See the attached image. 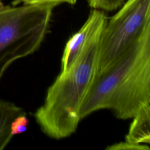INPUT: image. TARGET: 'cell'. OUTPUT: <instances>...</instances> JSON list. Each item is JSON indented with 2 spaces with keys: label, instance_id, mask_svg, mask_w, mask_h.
Wrapping results in <instances>:
<instances>
[{
  "label": "cell",
  "instance_id": "7",
  "mask_svg": "<svg viewBox=\"0 0 150 150\" xmlns=\"http://www.w3.org/2000/svg\"><path fill=\"white\" fill-rule=\"evenodd\" d=\"M24 110L15 103L0 99V150L5 149L13 136L11 125L13 119Z\"/></svg>",
  "mask_w": 150,
  "mask_h": 150
},
{
  "label": "cell",
  "instance_id": "4",
  "mask_svg": "<svg viewBox=\"0 0 150 150\" xmlns=\"http://www.w3.org/2000/svg\"><path fill=\"white\" fill-rule=\"evenodd\" d=\"M150 28V0H127L100 37L96 74L110 66Z\"/></svg>",
  "mask_w": 150,
  "mask_h": 150
},
{
  "label": "cell",
  "instance_id": "8",
  "mask_svg": "<svg viewBox=\"0 0 150 150\" xmlns=\"http://www.w3.org/2000/svg\"><path fill=\"white\" fill-rule=\"evenodd\" d=\"M125 0H88L90 6L93 9L112 11L120 7Z\"/></svg>",
  "mask_w": 150,
  "mask_h": 150
},
{
  "label": "cell",
  "instance_id": "6",
  "mask_svg": "<svg viewBox=\"0 0 150 150\" xmlns=\"http://www.w3.org/2000/svg\"><path fill=\"white\" fill-rule=\"evenodd\" d=\"M124 142H121L115 149H146L150 142V104L142 107L132 118Z\"/></svg>",
  "mask_w": 150,
  "mask_h": 150
},
{
  "label": "cell",
  "instance_id": "1",
  "mask_svg": "<svg viewBox=\"0 0 150 150\" xmlns=\"http://www.w3.org/2000/svg\"><path fill=\"white\" fill-rule=\"evenodd\" d=\"M150 104V28L104 71L96 74L80 109V118L101 109L132 118Z\"/></svg>",
  "mask_w": 150,
  "mask_h": 150
},
{
  "label": "cell",
  "instance_id": "2",
  "mask_svg": "<svg viewBox=\"0 0 150 150\" xmlns=\"http://www.w3.org/2000/svg\"><path fill=\"white\" fill-rule=\"evenodd\" d=\"M104 28L92 35L70 68L60 72L49 87L43 104L34 114L42 132L51 138H67L77 128L81 105L96 73Z\"/></svg>",
  "mask_w": 150,
  "mask_h": 150
},
{
  "label": "cell",
  "instance_id": "9",
  "mask_svg": "<svg viewBox=\"0 0 150 150\" xmlns=\"http://www.w3.org/2000/svg\"><path fill=\"white\" fill-rule=\"evenodd\" d=\"M29 124V120L25 111L16 116L12 121L11 125V131L14 137L26 131Z\"/></svg>",
  "mask_w": 150,
  "mask_h": 150
},
{
  "label": "cell",
  "instance_id": "3",
  "mask_svg": "<svg viewBox=\"0 0 150 150\" xmlns=\"http://www.w3.org/2000/svg\"><path fill=\"white\" fill-rule=\"evenodd\" d=\"M56 6L42 3L11 6L0 2V81L12 63L39 49Z\"/></svg>",
  "mask_w": 150,
  "mask_h": 150
},
{
  "label": "cell",
  "instance_id": "5",
  "mask_svg": "<svg viewBox=\"0 0 150 150\" xmlns=\"http://www.w3.org/2000/svg\"><path fill=\"white\" fill-rule=\"evenodd\" d=\"M107 20L102 10L94 9L91 11L83 25L66 44L61 60V72H65L70 68L90 38L97 30L105 27Z\"/></svg>",
  "mask_w": 150,
  "mask_h": 150
},
{
  "label": "cell",
  "instance_id": "10",
  "mask_svg": "<svg viewBox=\"0 0 150 150\" xmlns=\"http://www.w3.org/2000/svg\"><path fill=\"white\" fill-rule=\"evenodd\" d=\"M77 0H15L13 2L15 5L19 4L20 2H23L24 4H42V3H55L57 5L60 3H67L73 5L76 3Z\"/></svg>",
  "mask_w": 150,
  "mask_h": 150
}]
</instances>
